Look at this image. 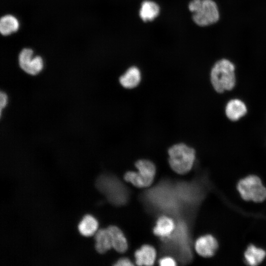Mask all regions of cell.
Returning a JSON list of instances; mask_svg holds the SVG:
<instances>
[{"instance_id":"52a82bcc","label":"cell","mask_w":266,"mask_h":266,"mask_svg":"<svg viewBox=\"0 0 266 266\" xmlns=\"http://www.w3.org/2000/svg\"><path fill=\"white\" fill-rule=\"evenodd\" d=\"M219 244L216 238L211 234L199 237L195 243V248L198 254L205 258L211 257L217 252Z\"/></svg>"},{"instance_id":"d6986e66","label":"cell","mask_w":266,"mask_h":266,"mask_svg":"<svg viewBox=\"0 0 266 266\" xmlns=\"http://www.w3.org/2000/svg\"><path fill=\"white\" fill-rule=\"evenodd\" d=\"M8 102V97L5 93L1 92L0 93V116L2 112V110L5 107Z\"/></svg>"},{"instance_id":"277c9868","label":"cell","mask_w":266,"mask_h":266,"mask_svg":"<svg viewBox=\"0 0 266 266\" xmlns=\"http://www.w3.org/2000/svg\"><path fill=\"white\" fill-rule=\"evenodd\" d=\"M236 188L245 200L261 202L266 199V187L257 175H249L240 179Z\"/></svg>"},{"instance_id":"5bb4252c","label":"cell","mask_w":266,"mask_h":266,"mask_svg":"<svg viewBox=\"0 0 266 266\" xmlns=\"http://www.w3.org/2000/svg\"><path fill=\"white\" fill-rule=\"evenodd\" d=\"M95 249L100 254L105 253L112 247L110 234L107 228L98 230L95 233Z\"/></svg>"},{"instance_id":"9c48e42d","label":"cell","mask_w":266,"mask_h":266,"mask_svg":"<svg viewBox=\"0 0 266 266\" xmlns=\"http://www.w3.org/2000/svg\"><path fill=\"white\" fill-rule=\"evenodd\" d=\"M266 257V251L263 248L253 244L249 245L245 249L244 262L250 266H256L263 262Z\"/></svg>"},{"instance_id":"30bf717a","label":"cell","mask_w":266,"mask_h":266,"mask_svg":"<svg viewBox=\"0 0 266 266\" xmlns=\"http://www.w3.org/2000/svg\"><path fill=\"white\" fill-rule=\"evenodd\" d=\"M136 264L138 266H152L156 257L155 248L149 245H142L134 253Z\"/></svg>"},{"instance_id":"4fadbf2b","label":"cell","mask_w":266,"mask_h":266,"mask_svg":"<svg viewBox=\"0 0 266 266\" xmlns=\"http://www.w3.org/2000/svg\"><path fill=\"white\" fill-rule=\"evenodd\" d=\"M107 229L110 234L112 247L117 252L124 253L128 249V242L122 231L115 226H110Z\"/></svg>"},{"instance_id":"3957f363","label":"cell","mask_w":266,"mask_h":266,"mask_svg":"<svg viewBox=\"0 0 266 266\" xmlns=\"http://www.w3.org/2000/svg\"><path fill=\"white\" fill-rule=\"evenodd\" d=\"M168 162L171 168L178 174L188 172L193 167L196 159V151L186 144L173 145L168 150Z\"/></svg>"},{"instance_id":"9a60e30c","label":"cell","mask_w":266,"mask_h":266,"mask_svg":"<svg viewBox=\"0 0 266 266\" xmlns=\"http://www.w3.org/2000/svg\"><path fill=\"white\" fill-rule=\"evenodd\" d=\"M160 10V7L157 3L146 0L141 3L139 14L143 21H152L158 16Z\"/></svg>"},{"instance_id":"ba28073f","label":"cell","mask_w":266,"mask_h":266,"mask_svg":"<svg viewBox=\"0 0 266 266\" xmlns=\"http://www.w3.org/2000/svg\"><path fill=\"white\" fill-rule=\"evenodd\" d=\"M247 107L243 101L238 99L230 100L225 106V114L231 121H236L247 113Z\"/></svg>"},{"instance_id":"7a4b0ae2","label":"cell","mask_w":266,"mask_h":266,"mask_svg":"<svg viewBox=\"0 0 266 266\" xmlns=\"http://www.w3.org/2000/svg\"><path fill=\"white\" fill-rule=\"evenodd\" d=\"M194 22L205 27L217 23L220 19L218 6L213 0H192L188 6Z\"/></svg>"},{"instance_id":"8fae6325","label":"cell","mask_w":266,"mask_h":266,"mask_svg":"<svg viewBox=\"0 0 266 266\" xmlns=\"http://www.w3.org/2000/svg\"><path fill=\"white\" fill-rule=\"evenodd\" d=\"M141 74L138 67L133 66L129 68L119 78L120 84L126 89H133L139 84Z\"/></svg>"},{"instance_id":"5b68a950","label":"cell","mask_w":266,"mask_h":266,"mask_svg":"<svg viewBox=\"0 0 266 266\" xmlns=\"http://www.w3.org/2000/svg\"><path fill=\"white\" fill-rule=\"evenodd\" d=\"M135 166L137 172L128 171L124 179L138 188L147 187L153 183L156 173V166L151 161L142 159L138 160Z\"/></svg>"},{"instance_id":"7c38bea8","label":"cell","mask_w":266,"mask_h":266,"mask_svg":"<svg viewBox=\"0 0 266 266\" xmlns=\"http://www.w3.org/2000/svg\"><path fill=\"white\" fill-rule=\"evenodd\" d=\"M175 227V223L171 218L163 215L158 219L153 229V233L156 235L164 238L169 236Z\"/></svg>"},{"instance_id":"ffe728a7","label":"cell","mask_w":266,"mask_h":266,"mask_svg":"<svg viewBox=\"0 0 266 266\" xmlns=\"http://www.w3.org/2000/svg\"><path fill=\"white\" fill-rule=\"evenodd\" d=\"M114 265L117 266H133V264L129 259L123 258L118 260Z\"/></svg>"},{"instance_id":"e0dca14e","label":"cell","mask_w":266,"mask_h":266,"mask_svg":"<svg viewBox=\"0 0 266 266\" xmlns=\"http://www.w3.org/2000/svg\"><path fill=\"white\" fill-rule=\"evenodd\" d=\"M17 19L11 15L1 17L0 21V31L2 35H7L15 32L19 28Z\"/></svg>"},{"instance_id":"6da1fadb","label":"cell","mask_w":266,"mask_h":266,"mask_svg":"<svg viewBox=\"0 0 266 266\" xmlns=\"http://www.w3.org/2000/svg\"><path fill=\"white\" fill-rule=\"evenodd\" d=\"M234 64L227 59L216 61L210 71V81L213 89L219 93L233 89L236 84Z\"/></svg>"},{"instance_id":"ac0fdd59","label":"cell","mask_w":266,"mask_h":266,"mask_svg":"<svg viewBox=\"0 0 266 266\" xmlns=\"http://www.w3.org/2000/svg\"><path fill=\"white\" fill-rule=\"evenodd\" d=\"M159 264L161 266H174L176 264L175 260L169 257H166L161 259Z\"/></svg>"},{"instance_id":"2e32d148","label":"cell","mask_w":266,"mask_h":266,"mask_svg":"<svg viewBox=\"0 0 266 266\" xmlns=\"http://www.w3.org/2000/svg\"><path fill=\"white\" fill-rule=\"evenodd\" d=\"M98 222L93 216L87 214L79 222L78 228L81 234L85 236H90L97 232Z\"/></svg>"},{"instance_id":"8992f818","label":"cell","mask_w":266,"mask_h":266,"mask_svg":"<svg viewBox=\"0 0 266 266\" xmlns=\"http://www.w3.org/2000/svg\"><path fill=\"white\" fill-rule=\"evenodd\" d=\"M19 63L21 69L32 75L38 74L43 67V61L40 56L33 57V51L31 49H24L19 56Z\"/></svg>"}]
</instances>
